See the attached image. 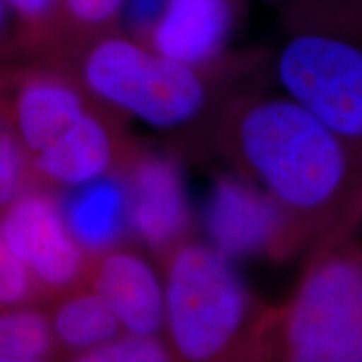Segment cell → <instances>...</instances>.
I'll return each instance as SVG.
<instances>
[{
	"label": "cell",
	"instance_id": "obj_1",
	"mask_svg": "<svg viewBox=\"0 0 362 362\" xmlns=\"http://www.w3.org/2000/svg\"><path fill=\"white\" fill-rule=\"evenodd\" d=\"M232 171L270 194L315 248L344 237L362 189V148L291 96H240L210 131Z\"/></svg>",
	"mask_w": 362,
	"mask_h": 362
},
{
	"label": "cell",
	"instance_id": "obj_2",
	"mask_svg": "<svg viewBox=\"0 0 362 362\" xmlns=\"http://www.w3.org/2000/svg\"><path fill=\"white\" fill-rule=\"evenodd\" d=\"M163 262L165 334L175 359H255L269 307H260L233 260L189 238Z\"/></svg>",
	"mask_w": 362,
	"mask_h": 362
},
{
	"label": "cell",
	"instance_id": "obj_3",
	"mask_svg": "<svg viewBox=\"0 0 362 362\" xmlns=\"http://www.w3.org/2000/svg\"><path fill=\"white\" fill-rule=\"evenodd\" d=\"M279 83L362 148V0H302L285 13Z\"/></svg>",
	"mask_w": 362,
	"mask_h": 362
},
{
	"label": "cell",
	"instance_id": "obj_4",
	"mask_svg": "<svg viewBox=\"0 0 362 362\" xmlns=\"http://www.w3.org/2000/svg\"><path fill=\"white\" fill-rule=\"evenodd\" d=\"M255 359L362 362V245L315 248L288 304L267 309Z\"/></svg>",
	"mask_w": 362,
	"mask_h": 362
},
{
	"label": "cell",
	"instance_id": "obj_5",
	"mask_svg": "<svg viewBox=\"0 0 362 362\" xmlns=\"http://www.w3.org/2000/svg\"><path fill=\"white\" fill-rule=\"evenodd\" d=\"M216 71L161 56L126 34L94 40L81 61L84 88L99 101L163 133H192L215 123L221 107Z\"/></svg>",
	"mask_w": 362,
	"mask_h": 362
},
{
	"label": "cell",
	"instance_id": "obj_6",
	"mask_svg": "<svg viewBox=\"0 0 362 362\" xmlns=\"http://www.w3.org/2000/svg\"><path fill=\"white\" fill-rule=\"evenodd\" d=\"M208 243L230 260H287L309 245L298 225L270 194L238 173H220L203 206Z\"/></svg>",
	"mask_w": 362,
	"mask_h": 362
},
{
	"label": "cell",
	"instance_id": "obj_7",
	"mask_svg": "<svg viewBox=\"0 0 362 362\" xmlns=\"http://www.w3.org/2000/svg\"><path fill=\"white\" fill-rule=\"evenodd\" d=\"M0 230L34 282L67 291L89 274V255L67 228L61 202L42 192L21 193L0 215Z\"/></svg>",
	"mask_w": 362,
	"mask_h": 362
},
{
	"label": "cell",
	"instance_id": "obj_8",
	"mask_svg": "<svg viewBox=\"0 0 362 362\" xmlns=\"http://www.w3.org/2000/svg\"><path fill=\"white\" fill-rule=\"evenodd\" d=\"M129 233L163 260L192 238L193 215L178 158L156 151L126 156Z\"/></svg>",
	"mask_w": 362,
	"mask_h": 362
},
{
	"label": "cell",
	"instance_id": "obj_9",
	"mask_svg": "<svg viewBox=\"0 0 362 362\" xmlns=\"http://www.w3.org/2000/svg\"><path fill=\"white\" fill-rule=\"evenodd\" d=\"M237 21L238 0H166L144 45L197 69L216 71Z\"/></svg>",
	"mask_w": 362,
	"mask_h": 362
},
{
	"label": "cell",
	"instance_id": "obj_10",
	"mask_svg": "<svg viewBox=\"0 0 362 362\" xmlns=\"http://www.w3.org/2000/svg\"><path fill=\"white\" fill-rule=\"evenodd\" d=\"M89 265L93 288L110 305L123 332L165 337V287L138 252L112 248Z\"/></svg>",
	"mask_w": 362,
	"mask_h": 362
},
{
	"label": "cell",
	"instance_id": "obj_11",
	"mask_svg": "<svg viewBox=\"0 0 362 362\" xmlns=\"http://www.w3.org/2000/svg\"><path fill=\"white\" fill-rule=\"evenodd\" d=\"M116 138L101 117L88 111L56 141L34 155V168L54 185L74 188L116 173Z\"/></svg>",
	"mask_w": 362,
	"mask_h": 362
},
{
	"label": "cell",
	"instance_id": "obj_12",
	"mask_svg": "<svg viewBox=\"0 0 362 362\" xmlns=\"http://www.w3.org/2000/svg\"><path fill=\"white\" fill-rule=\"evenodd\" d=\"M61 210L71 235L89 259L119 247L129 233L128 187L117 171L69 188Z\"/></svg>",
	"mask_w": 362,
	"mask_h": 362
},
{
	"label": "cell",
	"instance_id": "obj_13",
	"mask_svg": "<svg viewBox=\"0 0 362 362\" xmlns=\"http://www.w3.org/2000/svg\"><path fill=\"white\" fill-rule=\"evenodd\" d=\"M88 111L78 86L57 76H37L27 81L17 94L13 107L17 138L35 155Z\"/></svg>",
	"mask_w": 362,
	"mask_h": 362
},
{
	"label": "cell",
	"instance_id": "obj_14",
	"mask_svg": "<svg viewBox=\"0 0 362 362\" xmlns=\"http://www.w3.org/2000/svg\"><path fill=\"white\" fill-rule=\"evenodd\" d=\"M49 322L54 341L78 357L123 332L110 305L94 288L69 293Z\"/></svg>",
	"mask_w": 362,
	"mask_h": 362
},
{
	"label": "cell",
	"instance_id": "obj_15",
	"mask_svg": "<svg viewBox=\"0 0 362 362\" xmlns=\"http://www.w3.org/2000/svg\"><path fill=\"white\" fill-rule=\"evenodd\" d=\"M56 344L45 315L27 309L0 312V362H37Z\"/></svg>",
	"mask_w": 362,
	"mask_h": 362
},
{
	"label": "cell",
	"instance_id": "obj_16",
	"mask_svg": "<svg viewBox=\"0 0 362 362\" xmlns=\"http://www.w3.org/2000/svg\"><path fill=\"white\" fill-rule=\"evenodd\" d=\"M165 337L138 336V334L121 332L96 349L79 356L84 362H165L173 361Z\"/></svg>",
	"mask_w": 362,
	"mask_h": 362
},
{
	"label": "cell",
	"instance_id": "obj_17",
	"mask_svg": "<svg viewBox=\"0 0 362 362\" xmlns=\"http://www.w3.org/2000/svg\"><path fill=\"white\" fill-rule=\"evenodd\" d=\"M34 279L0 230V309H17L34 291Z\"/></svg>",
	"mask_w": 362,
	"mask_h": 362
},
{
	"label": "cell",
	"instance_id": "obj_18",
	"mask_svg": "<svg viewBox=\"0 0 362 362\" xmlns=\"http://www.w3.org/2000/svg\"><path fill=\"white\" fill-rule=\"evenodd\" d=\"M24 153L22 144L11 129L0 138V210L11 205L22 193Z\"/></svg>",
	"mask_w": 362,
	"mask_h": 362
},
{
	"label": "cell",
	"instance_id": "obj_19",
	"mask_svg": "<svg viewBox=\"0 0 362 362\" xmlns=\"http://www.w3.org/2000/svg\"><path fill=\"white\" fill-rule=\"evenodd\" d=\"M124 0H61L66 17L81 29H104L119 21Z\"/></svg>",
	"mask_w": 362,
	"mask_h": 362
},
{
	"label": "cell",
	"instance_id": "obj_20",
	"mask_svg": "<svg viewBox=\"0 0 362 362\" xmlns=\"http://www.w3.org/2000/svg\"><path fill=\"white\" fill-rule=\"evenodd\" d=\"M166 0H124L119 13L124 34L146 44V40L165 11Z\"/></svg>",
	"mask_w": 362,
	"mask_h": 362
},
{
	"label": "cell",
	"instance_id": "obj_21",
	"mask_svg": "<svg viewBox=\"0 0 362 362\" xmlns=\"http://www.w3.org/2000/svg\"><path fill=\"white\" fill-rule=\"evenodd\" d=\"M6 2L8 8L22 19L37 24V22L51 17V13L59 7L61 0H6Z\"/></svg>",
	"mask_w": 362,
	"mask_h": 362
},
{
	"label": "cell",
	"instance_id": "obj_22",
	"mask_svg": "<svg viewBox=\"0 0 362 362\" xmlns=\"http://www.w3.org/2000/svg\"><path fill=\"white\" fill-rule=\"evenodd\" d=\"M361 221H362V189H361L359 197H357L354 206H352L349 218H347L346 230H344V237H347V235H351L352 230L356 228V225L361 223Z\"/></svg>",
	"mask_w": 362,
	"mask_h": 362
},
{
	"label": "cell",
	"instance_id": "obj_23",
	"mask_svg": "<svg viewBox=\"0 0 362 362\" xmlns=\"http://www.w3.org/2000/svg\"><path fill=\"white\" fill-rule=\"evenodd\" d=\"M11 8H8L6 0H0V35H2L4 29H6V24H7V13Z\"/></svg>",
	"mask_w": 362,
	"mask_h": 362
},
{
	"label": "cell",
	"instance_id": "obj_24",
	"mask_svg": "<svg viewBox=\"0 0 362 362\" xmlns=\"http://www.w3.org/2000/svg\"><path fill=\"white\" fill-rule=\"evenodd\" d=\"M7 131H8V128H7V126H6V124H4V123H2V119H0V138H2V136H4V134H6V133H7Z\"/></svg>",
	"mask_w": 362,
	"mask_h": 362
},
{
	"label": "cell",
	"instance_id": "obj_25",
	"mask_svg": "<svg viewBox=\"0 0 362 362\" xmlns=\"http://www.w3.org/2000/svg\"><path fill=\"white\" fill-rule=\"evenodd\" d=\"M285 2H288V4H296V2H302V0H285Z\"/></svg>",
	"mask_w": 362,
	"mask_h": 362
}]
</instances>
